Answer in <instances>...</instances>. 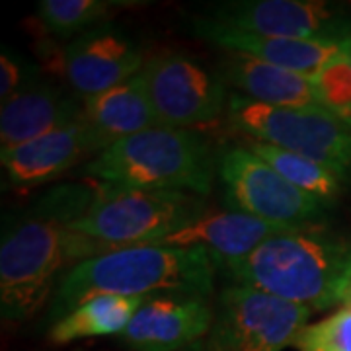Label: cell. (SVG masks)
<instances>
[{
	"label": "cell",
	"instance_id": "obj_26",
	"mask_svg": "<svg viewBox=\"0 0 351 351\" xmlns=\"http://www.w3.org/2000/svg\"><path fill=\"white\" fill-rule=\"evenodd\" d=\"M197 351H205V348H201V350H197Z\"/></svg>",
	"mask_w": 351,
	"mask_h": 351
},
{
	"label": "cell",
	"instance_id": "obj_13",
	"mask_svg": "<svg viewBox=\"0 0 351 351\" xmlns=\"http://www.w3.org/2000/svg\"><path fill=\"white\" fill-rule=\"evenodd\" d=\"M213 314L205 297L154 295L138 306L119 339L133 351H182L209 334Z\"/></svg>",
	"mask_w": 351,
	"mask_h": 351
},
{
	"label": "cell",
	"instance_id": "obj_9",
	"mask_svg": "<svg viewBox=\"0 0 351 351\" xmlns=\"http://www.w3.org/2000/svg\"><path fill=\"white\" fill-rule=\"evenodd\" d=\"M158 125L186 127L209 123L226 106V82L221 71H211L197 59L164 51L151 57L141 71Z\"/></svg>",
	"mask_w": 351,
	"mask_h": 351
},
{
	"label": "cell",
	"instance_id": "obj_17",
	"mask_svg": "<svg viewBox=\"0 0 351 351\" xmlns=\"http://www.w3.org/2000/svg\"><path fill=\"white\" fill-rule=\"evenodd\" d=\"M221 75L244 98L281 108H324L311 76L291 73L242 53H226Z\"/></svg>",
	"mask_w": 351,
	"mask_h": 351
},
{
	"label": "cell",
	"instance_id": "obj_4",
	"mask_svg": "<svg viewBox=\"0 0 351 351\" xmlns=\"http://www.w3.org/2000/svg\"><path fill=\"white\" fill-rule=\"evenodd\" d=\"M217 158L205 138L180 127H152L113 143L82 166V174L123 188L188 191L205 197Z\"/></svg>",
	"mask_w": 351,
	"mask_h": 351
},
{
	"label": "cell",
	"instance_id": "obj_11",
	"mask_svg": "<svg viewBox=\"0 0 351 351\" xmlns=\"http://www.w3.org/2000/svg\"><path fill=\"white\" fill-rule=\"evenodd\" d=\"M145 57L125 29L101 24L73 38L61 51V73L82 101L123 84L145 69Z\"/></svg>",
	"mask_w": 351,
	"mask_h": 351
},
{
	"label": "cell",
	"instance_id": "obj_15",
	"mask_svg": "<svg viewBox=\"0 0 351 351\" xmlns=\"http://www.w3.org/2000/svg\"><path fill=\"white\" fill-rule=\"evenodd\" d=\"M84 117V101L61 88L29 80L0 112V143L2 151L32 143L80 121Z\"/></svg>",
	"mask_w": 351,
	"mask_h": 351
},
{
	"label": "cell",
	"instance_id": "obj_18",
	"mask_svg": "<svg viewBox=\"0 0 351 351\" xmlns=\"http://www.w3.org/2000/svg\"><path fill=\"white\" fill-rule=\"evenodd\" d=\"M84 121L100 145V152L113 143L158 127L145 75L138 73L123 84L84 101Z\"/></svg>",
	"mask_w": 351,
	"mask_h": 351
},
{
	"label": "cell",
	"instance_id": "obj_3",
	"mask_svg": "<svg viewBox=\"0 0 351 351\" xmlns=\"http://www.w3.org/2000/svg\"><path fill=\"white\" fill-rule=\"evenodd\" d=\"M223 271L237 285L326 311L351 299V242L324 225L277 232Z\"/></svg>",
	"mask_w": 351,
	"mask_h": 351
},
{
	"label": "cell",
	"instance_id": "obj_25",
	"mask_svg": "<svg viewBox=\"0 0 351 351\" xmlns=\"http://www.w3.org/2000/svg\"><path fill=\"white\" fill-rule=\"evenodd\" d=\"M346 306H348V308H351V299L348 302H346Z\"/></svg>",
	"mask_w": 351,
	"mask_h": 351
},
{
	"label": "cell",
	"instance_id": "obj_8",
	"mask_svg": "<svg viewBox=\"0 0 351 351\" xmlns=\"http://www.w3.org/2000/svg\"><path fill=\"white\" fill-rule=\"evenodd\" d=\"M311 313L260 289L226 287L219 295L205 351H283L295 343Z\"/></svg>",
	"mask_w": 351,
	"mask_h": 351
},
{
	"label": "cell",
	"instance_id": "obj_21",
	"mask_svg": "<svg viewBox=\"0 0 351 351\" xmlns=\"http://www.w3.org/2000/svg\"><path fill=\"white\" fill-rule=\"evenodd\" d=\"M119 6V2L106 0H41L36 12L43 27L55 38L73 39L88 29L110 24Z\"/></svg>",
	"mask_w": 351,
	"mask_h": 351
},
{
	"label": "cell",
	"instance_id": "obj_23",
	"mask_svg": "<svg viewBox=\"0 0 351 351\" xmlns=\"http://www.w3.org/2000/svg\"><path fill=\"white\" fill-rule=\"evenodd\" d=\"M324 110L351 123V57L328 64L314 76Z\"/></svg>",
	"mask_w": 351,
	"mask_h": 351
},
{
	"label": "cell",
	"instance_id": "obj_5",
	"mask_svg": "<svg viewBox=\"0 0 351 351\" xmlns=\"http://www.w3.org/2000/svg\"><path fill=\"white\" fill-rule=\"evenodd\" d=\"M203 213V197L195 193L123 188L100 182L86 211L69 228L119 250L158 244Z\"/></svg>",
	"mask_w": 351,
	"mask_h": 351
},
{
	"label": "cell",
	"instance_id": "obj_20",
	"mask_svg": "<svg viewBox=\"0 0 351 351\" xmlns=\"http://www.w3.org/2000/svg\"><path fill=\"white\" fill-rule=\"evenodd\" d=\"M246 147L263 158L277 174L283 176L289 184L322 201L326 207L334 205L341 195V189L346 184L326 166L314 162L311 158H304L297 152L285 151L254 138H246Z\"/></svg>",
	"mask_w": 351,
	"mask_h": 351
},
{
	"label": "cell",
	"instance_id": "obj_2",
	"mask_svg": "<svg viewBox=\"0 0 351 351\" xmlns=\"http://www.w3.org/2000/svg\"><path fill=\"white\" fill-rule=\"evenodd\" d=\"M217 265L201 246H131L75 263L59 283L49 311L51 324L98 295L154 297L213 295Z\"/></svg>",
	"mask_w": 351,
	"mask_h": 351
},
{
	"label": "cell",
	"instance_id": "obj_22",
	"mask_svg": "<svg viewBox=\"0 0 351 351\" xmlns=\"http://www.w3.org/2000/svg\"><path fill=\"white\" fill-rule=\"evenodd\" d=\"M293 346L299 351H351V308L343 306L320 322L306 324Z\"/></svg>",
	"mask_w": 351,
	"mask_h": 351
},
{
	"label": "cell",
	"instance_id": "obj_6",
	"mask_svg": "<svg viewBox=\"0 0 351 351\" xmlns=\"http://www.w3.org/2000/svg\"><path fill=\"white\" fill-rule=\"evenodd\" d=\"M228 117L254 141L322 164L343 184L351 180V123L324 108H281L232 94Z\"/></svg>",
	"mask_w": 351,
	"mask_h": 351
},
{
	"label": "cell",
	"instance_id": "obj_12",
	"mask_svg": "<svg viewBox=\"0 0 351 351\" xmlns=\"http://www.w3.org/2000/svg\"><path fill=\"white\" fill-rule=\"evenodd\" d=\"M189 29L213 43L226 53H242L263 63L274 64L291 73L304 76L318 75L328 64L336 63L343 57H351L350 39H293V38H265L248 34L230 25L217 24L203 16H193L189 20Z\"/></svg>",
	"mask_w": 351,
	"mask_h": 351
},
{
	"label": "cell",
	"instance_id": "obj_7",
	"mask_svg": "<svg viewBox=\"0 0 351 351\" xmlns=\"http://www.w3.org/2000/svg\"><path fill=\"white\" fill-rule=\"evenodd\" d=\"M217 176L230 211L260 219L281 232L320 225L326 217L322 201L289 184L246 145L226 147L219 154Z\"/></svg>",
	"mask_w": 351,
	"mask_h": 351
},
{
	"label": "cell",
	"instance_id": "obj_16",
	"mask_svg": "<svg viewBox=\"0 0 351 351\" xmlns=\"http://www.w3.org/2000/svg\"><path fill=\"white\" fill-rule=\"evenodd\" d=\"M277 232L281 230L244 213L205 211L193 223L162 239L156 246H176V248L201 246L209 252L217 269L223 271L228 265L248 258L260 244Z\"/></svg>",
	"mask_w": 351,
	"mask_h": 351
},
{
	"label": "cell",
	"instance_id": "obj_24",
	"mask_svg": "<svg viewBox=\"0 0 351 351\" xmlns=\"http://www.w3.org/2000/svg\"><path fill=\"white\" fill-rule=\"evenodd\" d=\"M34 78H38L36 71L25 69L22 61H18L10 53L2 51V57H0V98H2V104L10 100L20 88Z\"/></svg>",
	"mask_w": 351,
	"mask_h": 351
},
{
	"label": "cell",
	"instance_id": "obj_10",
	"mask_svg": "<svg viewBox=\"0 0 351 351\" xmlns=\"http://www.w3.org/2000/svg\"><path fill=\"white\" fill-rule=\"evenodd\" d=\"M203 18L265 38L350 39L351 16L316 0H230L207 6Z\"/></svg>",
	"mask_w": 351,
	"mask_h": 351
},
{
	"label": "cell",
	"instance_id": "obj_1",
	"mask_svg": "<svg viewBox=\"0 0 351 351\" xmlns=\"http://www.w3.org/2000/svg\"><path fill=\"white\" fill-rule=\"evenodd\" d=\"M92 195L94 188L64 186L25 215L4 223L0 244V313L4 320L32 318L49 301L57 277L71 262L113 252L69 228L86 211Z\"/></svg>",
	"mask_w": 351,
	"mask_h": 351
},
{
	"label": "cell",
	"instance_id": "obj_14",
	"mask_svg": "<svg viewBox=\"0 0 351 351\" xmlns=\"http://www.w3.org/2000/svg\"><path fill=\"white\" fill-rule=\"evenodd\" d=\"M96 154H100V145L82 117L45 137L0 151V160L8 186L25 189L51 182Z\"/></svg>",
	"mask_w": 351,
	"mask_h": 351
},
{
	"label": "cell",
	"instance_id": "obj_19",
	"mask_svg": "<svg viewBox=\"0 0 351 351\" xmlns=\"http://www.w3.org/2000/svg\"><path fill=\"white\" fill-rule=\"evenodd\" d=\"M149 297H119V295H98L80 302L76 308L53 322L49 341L71 343L76 339L96 336H121L135 316L138 306Z\"/></svg>",
	"mask_w": 351,
	"mask_h": 351
}]
</instances>
